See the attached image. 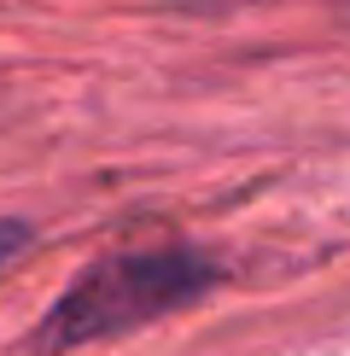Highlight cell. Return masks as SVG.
Returning <instances> with one entry per match:
<instances>
[{
  "label": "cell",
  "mask_w": 350,
  "mask_h": 356,
  "mask_svg": "<svg viewBox=\"0 0 350 356\" xmlns=\"http://www.w3.org/2000/svg\"><path fill=\"white\" fill-rule=\"evenodd\" d=\"M216 286V263L204 251L169 245V251H123L106 257L94 269H82L70 280V292L53 304L41 345L47 350H70L88 339H111L128 327H146L158 316H175L193 298Z\"/></svg>",
  "instance_id": "cell-1"
},
{
  "label": "cell",
  "mask_w": 350,
  "mask_h": 356,
  "mask_svg": "<svg viewBox=\"0 0 350 356\" xmlns=\"http://www.w3.org/2000/svg\"><path fill=\"white\" fill-rule=\"evenodd\" d=\"M24 240H29V228H24V222H0V263H6L12 251H24Z\"/></svg>",
  "instance_id": "cell-2"
}]
</instances>
